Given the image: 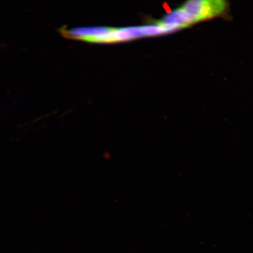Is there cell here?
I'll use <instances>...</instances> for the list:
<instances>
[{
	"mask_svg": "<svg viewBox=\"0 0 253 253\" xmlns=\"http://www.w3.org/2000/svg\"><path fill=\"white\" fill-rule=\"evenodd\" d=\"M228 4L222 0H191L181 7L191 19L192 24L224 14Z\"/></svg>",
	"mask_w": 253,
	"mask_h": 253,
	"instance_id": "6da1fadb",
	"label": "cell"
},
{
	"mask_svg": "<svg viewBox=\"0 0 253 253\" xmlns=\"http://www.w3.org/2000/svg\"><path fill=\"white\" fill-rule=\"evenodd\" d=\"M154 36L153 25L132 27L112 29L109 35V42L128 41L138 38Z\"/></svg>",
	"mask_w": 253,
	"mask_h": 253,
	"instance_id": "7a4b0ae2",
	"label": "cell"
},
{
	"mask_svg": "<svg viewBox=\"0 0 253 253\" xmlns=\"http://www.w3.org/2000/svg\"><path fill=\"white\" fill-rule=\"evenodd\" d=\"M111 28L104 27H85L73 28L66 32L69 37L90 42H108Z\"/></svg>",
	"mask_w": 253,
	"mask_h": 253,
	"instance_id": "3957f363",
	"label": "cell"
}]
</instances>
